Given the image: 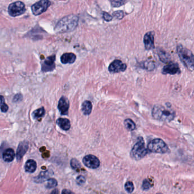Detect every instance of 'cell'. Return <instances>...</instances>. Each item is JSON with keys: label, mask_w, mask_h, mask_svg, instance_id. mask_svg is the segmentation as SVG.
Returning <instances> with one entry per match:
<instances>
[{"label": "cell", "mask_w": 194, "mask_h": 194, "mask_svg": "<svg viewBox=\"0 0 194 194\" xmlns=\"http://www.w3.org/2000/svg\"><path fill=\"white\" fill-rule=\"evenodd\" d=\"M79 18L75 14L67 15L61 19L56 24L55 31L56 33H64L75 30L78 25Z\"/></svg>", "instance_id": "6da1fadb"}, {"label": "cell", "mask_w": 194, "mask_h": 194, "mask_svg": "<svg viewBox=\"0 0 194 194\" xmlns=\"http://www.w3.org/2000/svg\"><path fill=\"white\" fill-rule=\"evenodd\" d=\"M152 116L155 119L159 121L170 122L174 119L176 112L169 107L156 105L152 110Z\"/></svg>", "instance_id": "7a4b0ae2"}, {"label": "cell", "mask_w": 194, "mask_h": 194, "mask_svg": "<svg viewBox=\"0 0 194 194\" xmlns=\"http://www.w3.org/2000/svg\"><path fill=\"white\" fill-rule=\"evenodd\" d=\"M177 53L184 66L190 71L194 70V55L188 49L184 47L182 45L177 46Z\"/></svg>", "instance_id": "3957f363"}, {"label": "cell", "mask_w": 194, "mask_h": 194, "mask_svg": "<svg viewBox=\"0 0 194 194\" xmlns=\"http://www.w3.org/2000/svg\"><path fill=\"white\" fill-rule=\"evenodd\" d=\"M148 153L145 146V142L142 137H138L137 141L131 151V157L135 160H139L143 158Z\"/></svg>", "instance_id": "277c9868"}, {"label": "cell", "mask_w": 194, "mask_h": 194, "mask_svg": "<svg viewBox=\"0 0 194 194\" xmlns=\"http://www.w3.org/2000/svg\"><path fill=\"white\" fill-rule=\"evenodd\" d=\"M148 151L153 153H164L168 152V148L166 143L161 139L157 138L150 141L148 145Z\"/></svg>", "instance_id": "5b68a950"}, {"label": "cell", "mask_w": 194, "mask_h": 194, "mask_svg": "<svg viewBox=\"0 0 194 194\" xmlns=\"http://www.w3.org/2000/svg\"><path fill=\"white\" fill-rule=\"evenodd\" d=\"M26 11L25 4L22 2L17 1L13 2L9 6L8 12L11 17H17L22 15Z\"/></svg>", "instance_id": "8992f818"}, {"label": "cell", "mask_w": 194, "mask_h": 194, "mask_svg": "<svg viewBox=\"0 0 194 194\" xmlns=\"http://www.w3.org/2000/svg\"><path fill=\"white\" fill-rule=\"evenodd\" d=\"M51 5V2L48 0H41L31 6V11L35 15H39L47 10Z\"/></svg>", "instance_id": "52a82bcc"}, {"label": "cell", "mask_w": 194, "mask_h": 194, "mask_svg": "<svg viewBox=\"0 0 194 194\" xmlns=\"http://www.w3.org/2000/svg\"><path fill=\"white\" fill-rule=\"evenodd\" d=\"M83 164L87 168L95 169L100 166V160L97 157L93 155H87L83 159Z\"/></svg>", "instance_id": "ba28073f"}, {"label": "cell", "mask_w": 194, "mask_h": 194, "mask_svg": "<svg viewBox=\"0 0 194 194\" xmlns=\"http://www.w3.org/2000/svg\"><path fill=\"white\" fill-rule=\"evenodd\" d=\"M126 64L123 63L120 60H115L109 65L108 70L111 73H118L120 72H123L127 69Z\"/></svg>", "instance_id": "9c48e42d"}, {"label": "cell", "mask_w": 194, "mask_h": 194, "mask_svg": "<svg viewBox=\"0 0 194 194\" xmlns=\"http://www.w3.org/2000/svg\"><path fill=\"white\" fill-rule=\"evenodd\" d=\"M55 55L47 57L45 61L42 64V71L43 72L52 71L55 68Z\"/></svg>", "instance_id": "30bf717a"}, {"label": "cell", "mask_w": 194, "mask_h": 194, "mask_svg": "<svg viewBox=\"0 0 194 194\" xmlns=\"http://www.w3.org/2000/svg\"><path fill=\"white\" fill-rule=\"evenodd\" d=\"M143 43L147 50L154 49V33L153 31L148 32L144 35Z\"/></svg>", "instance_id": "8fae6325"}, {"label": "cell", "mask_w": 194, "mask_h": 194, "mask_svg": "<svg viewBox=\"0 0 194 194\" xmlns=\"http://www.w3.org/2000/svg\"><path fill=\"white\" fill-rule=\"evenodd\" d=\"M162 72L163 74L175 75L179 74L180 72V70L178 64L171 63L164 66Z\"/></svg>", "instance_id": "7c38bea8"}, {"label": "cell", "mask_w": 194, "mask_h": 194, "mask_svg": "<svg viewBox=\"0 0 194 194\" xmlns=\"http://www.w3.org/2000/svg\"><path fill=\"white\" fill-rule=\"evenodd\" d=\"M70 107V103L67 99L64 96H62L60 99L58 103V108L62 115H67L68 113Z\"/></svg>", "instance_id": "4fadbf2b"}, {"label": "cell", "mask_w": 194, "mask_h": 194, "mask_svg": "<svg viewBox=\"0 0 194 194\" xmlns=\"http://www.w3.org/2000/svg\"><path fill=\"white\" fill-rule=\"evenodd\" d=\"M29 148L28 142L26 141H22L20 142L19 144L17 151V160H21L23 156L27 152Z\"/></svg>", "instance_id": "5bb4252c"}, {"label": "cell", "mask_w": 194, "mask_h": 194, "mask_svg": "<svg viewBox=\"0 0 194 194\" xmlns=\"http://www.w3.org/2000/svg\"><path fill=\"white\" fill-rule=\"evenodd\" d=\"M76 56L74 53H65L61 58V62L63 64H72L75 62Z\"/></svg>", "instance_id": "9a60e30c"}, {"label": "cell", "mask_w": 194, "mask_h": 194, "mask_svg": "<svg viewBox=\"0 0 194 194\" xmlns=\"http://www.w3.org/2000/svg\"><path fill=\"white\" fill-rule=\"evenodd\" d=\"M56 123L58 125V126L64 131L69 130L71 127L70 121L67 119L59 118L57 119Z\"/></svg>", "instance_id": "2e32d148"}, {"label": "cell", "mask_w": 194, "mask_h": 194, "mask_svg": "<svg viewBox=\"0 0 194 194\" xmlns=\"http://www.w3.org/2000/svg\"><path fill=\"white\" fill-rule=\"evenodd\" d=\"M2 157H3V160L5 162H10L11 161H13L15 157V153H14V150L11 148H9L8 149L6 150L3 153Z\"/></svg>", "instance_id": "e0dca14e"}, {"label": "cell", "mask_w": 194, "mask_h": 194, "mask_svg": "<svg viewBox=\"0 0 194 194\" xmlns=\"http://www.w3.org/2000/svg\"><path fill=\"white\" fill-rule=\"evenodd\" d=\"M37 167V166L36 162L33 160H29L26 162L25 169L26 172L32 173L36 170Z\"/></svg>", "instance_id": "ac0fdd59"}, {"label": "cell", "mask_w": 194, "mask_h": 194, "mask_svg": "<svg viewBox=\"0 0 194 194\" xmlns=\"http://www.w3.org/2000/svg\"><path fill=\"white\" fill-rule=\"evenodd\" d=\"M92 105L91 102L88 100L84 101L82 105V111L83 112L84 115H89L92 112Z\"/></svg>", "instance_id": "d6986e66"}, {"label": "cell", "mask_w": 194, "mask_h": 194, "mask_svg": "<svg viewBox=\"0 0 194 194\" xmlns=\"http://www.w3.org/2000/svg\"><path fill=\"white\" fill-rule=\"evenodd\" d=\"M45 110L43 107H42L38 109L37 110L34 111L33 112V117L35 119H38L39 118H41L45 115Z\"/></svg>", "instance_id": "ffe728a7"}, {"label": "cell", "mask_w": 194, "mask_h": 194, "mask_svg": "<svg viewBox=\"0 0 194 194\" xmlns=\"http://www.w3.org/2000/svg\"><path fill=\"white\" fill-rule=\"evenodd\" d=\"M124 125L127 131H133L135 129V123L129 119H126L124 121Z\"/></svg>", "instance_id": "44dd1931"}, {"label": "cell", "mask_w": 194, "mask_h": 194, "mask_svg": "<svg viewBox=\"0 0 194 194\" xmlns=\"http://www.w3.org/2000/svg\"><path fill=\"white\" fill-rule=\"evenodd\" d=\"M47 172H42L39 176L35 178V181L37 183L43 182L49 177V176H47Z\"/></svg>", "instance_id": "7402d4cb"}, {"label": "cell", "mask_w": 194, "mask_h": 194, "mask_svg": "<svg viewBox=\"0 0 194 194\" xmlns=\"http://www.w3.org/2000/svg\"><path fill=\"white\" fill-rule=\"evenodd\" d=\"M0 109L1 111L2 112H7L9 109V107L8 105L5 103V99L3 96L0 95Z\"/></svg>", "instance_id": "603a6c76"}, {"label": "cell", "mask_w": 194, "mask_h": 194, "mask_svg": "<svg viewBox=\"0 0 194 194\" xmlns=\"http://www.w3.org/2000/svg\"><path fill=\"white\" fill-rule=\"evenodd\" d=\"M57 185H58V182L56 179L51 178L47 180V182L46 187L47 188H52L57 186Z\"/></svg>", "instance_id": "cb8c5ba5"}, {"label": "cell", "mask_w": 194, "mask_h": 194, "mask_svg": "<svg viewBox=\"0 0 194 194\" xmlns=\"http://www.w3.org/2000/svg\"><path fill=\"white\" fill-rule=\"evenodd\" d=\"M159 56H160V60L166 63L169 61L170 56L168 54H167L166 52H164V51H160V52H159Z\"/></svg>", "instance_id": "d4e9b609"}, {"label": "cell", "mask_w": 194, "mask_h": 194, "mask_svg": "<svg viewBox=\"0 0 194 194\" xmlns=\"http://www.w3.org/2000/svg\"><path fill=\"white\" fill-rule=\"evenodd\" d=\"M125 190L127 191V192L129 193H131L135 189V187L133 183H132L131 181H128L125 184Z\"/></svg>", "instance_id": "484cf974"}, {"label": "cell", "mask_w": 194, "mask_h": 194, "mask_svg": "<svg viewBox=\"0 0 194 194\" xmlns=\"http://www.w3.org/2000/svg\"><path fill=\"white\" fill-rule=\"evenodd\" d=\"M71 166L72 168L74 170H78L81 168V164L76 159H72L71 160Z\"/></svg>", "instance_id": "4316f807"}, {"label": "cell", "mask_w": 194, "mask_h": 194, "mask_svg": "<svg viewBox=\"0 0 194 194\" xmlns=\"http://www.w3.org/2000/svg\"><path fill=\"white\" fill-rule=\"evenodd\" d=\"M111 4H112V6L113 7H119L122 5H123V4L126 2L125 1L123 0H113L111 1Z\"/></svg>", "instance_id": "83f0119b"}, {"label": "cell", "mask_w": 194, "mask_h": 194, "mask_svg": "<svg viewBox=\"0 0 194 194\" xmlns=\"http://www.w3.org/2000/svg\"><path fill=\"white\" fill-rule=\"evenodd\" d=\"M113 15L115 17H116V18L118 19H121L124 17V13H123V11L118 10V11H115L113 13Z\"/></svg>", "instance_id": "f1b7e54d"}, {"label": "cell", "mask_w": 194, "mask_h": 194, "mask_svg": "<svg viewBox=\"0 0 194 194\" xmlns=\"http://www.w3.org/2000/svg\"><path fill=\"white\" fill-rule=\"evenodd\" d=\"M151 187H152V184L150 183L149 182L148 180L145 179L143 180V184H142V188L144 190H149Z\"/></svg>", "instance_id": "f546056e"}, {"label": "cell", "mask_w": 194, "mask_h": 194, "mask_svg": "<svg viewBox=\"0 0 194 194\" xmlns=\"http://www.w3.org/2000/svg\"><path fill=\"white\" fill-rule=\"evenodd\" d=\"M103 18L105 21H107V22H109V21H112V19H113L112 15H110L109 13H107V12H103Z\"/></svg>", "instance_id": "4dcf8cb0"}, {"label": "cell", "mask_w": 194, "mask_h": 194, "mask_svg": "<svg viewBox=\"0 0 194 194\" xmlns=\"http://www.w3.org/2000/svg\"><path fill=\"white\" fill-rule=\"evenodd\" d=\"M86 182V178L83 176H80L76 178V183L79 185H83Z\"/></svg>", "instance_id": "1f68e13d"}, {"label": "cell", "mask_w": 194, "mask_h": 194, "mask_svg": "<svg viewBox=\"0 0 194 194\" xmlns=\"http://www.w3.org/2000/svg\"><path fill=\"white\" fill-rule=\"evenodd\" d=\"M22 99V96L21 94H17L16 95L13 99L14 102H17V101H21Z\"/></svg>", "instance_id": "d6a6232c"}, {"label": "cell", "mask_w": 194, "mask_h": 194, "mask_svg": "<svg viewBox=\"0 0 194 194\" xmlns=\"http://www.w3.org/2000/svg\"><path fill=\"white\" fill-rule=\"evenodd\" d=\"M62 194H75V193H74L73 192H72L71 191L68 190L67 189H64L62 191Z\"/></svg>", "instance_id": "836d02e7"}, {"label": "cell", "mask_w": 194, "mask_h": 194, "mask_svg": "<svg viewBox=\"0 0 194 194\" xmlns=\"http://www.w3.org/2000/svg\"><path fill=\"white\" fill-rule=\"evenodd\" d=\"M50 194H59V191L57 189H55L52 191Z\"/></svg>", "instance_id": "e575fe53"}, {"label": "cell", "mask_w": 194, "mask_h": 194, "mask_svg": "<svg viewBox=\"0 0 194 194\" xmlns=\"http://www.w3.org/2000/svg\"><path fill=\"white\" fill-rule=\"evenodd\" d=\"M157 194H162L161 193H157Z\"/></svg>", "instance_id": "d590c367"}]
</instances>
